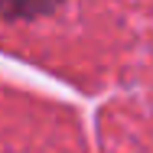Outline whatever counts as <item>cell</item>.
<instances>
[{
    "mask_svg": "<svg viewBox=\"0 0 153 153\" xmlns=\"http://www.w3.org/2000/svg\"><path fill=\"white\" fill-rule=\"evenodd\" d=\"M62 0H0V16L16 23V20H39L52 13Z\"/></svg>",
    "mask_w": 153,
    "mask_h": 153,
    "instance_id": "6da1fadb",
    "label": "cell"
}]
</instances>
